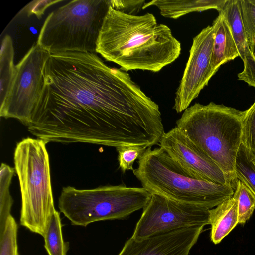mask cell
<instances>
[{
    "instance_id": "14",
    "label": "cell",
    "mask_w": 255,
    "mask_h": 255,
    "mask_svg": "<svg viewBox=\"0 0 255 255\" xmlns=\"http://www.w3.org/2000/svg\"><path fill=\"white\" fill-rule=\"evenodd\" d=\"M215 32L213 44L211 67L216 73L222 64L234 60L239 54L230 28L221 12L214 20Z\"/></svg>"
},
{
    "instance_id": "12",
    "label": "cell",
    "mask_w": 255,
    "mask_h": 255,
    "mask_svg": "<svg viewBox=\"0 0 255 255\" xmlns=\"http://www.w3.org/2000/svg\"><path fill=\"white\" fill-rule=\"evenodd\" d=\"M203 227L183 228L141 239L131 237L118 255H188Z\"/></svg>"
},
{
    "instance_id": "28",
    "label": "cell",
    "mask_w": 255,
    "mask_h": 255,
    "mask_svg": "<svg viewBox=\"0 0 255 255\" xmlns=\"http://www.w3.org/2000/svg\"><path fill=\"white\" fill-rule=\"evenodd\" d=\"M254 54H255V52H254Z\"/></svg>"
},
{
    "instance_id": "11",
    "label": "cell",
    "mask_w": 255,
    "mask_h": 255,
    "mask_svg": "<svg viewBox=\"0 0 255 255\" xmlns=\"http://www.w3.org/2000/svg\"><path fill=\"white\" fill-rule=\"evenodd\" d=\"M159 145L191 177L232 187L220 168L178 127L165 132Z\"/></svg>"
},
{
    "instance_id": "2",
    "label": "cell",
    "mask_w": 255,
    "mask_h": 255,
    "mask_svg": "<svg viewBox=\"0 0 255 255\" xmlns=\"http://www.w3.org/2000/svg\"><path fill=\"white\" fill-rule=\"evenodd\" d=\"M180 42L169 27L155 16L126 14L109 6L98 37L96 52L124 71L158 72L179 56Z\"/></svg>"
},
{
    "instance_id": "24",
    "label": "cell",
    "mask_w": 255,
    "mask_h": 255,
    "mask_svg": "<svg viewBox=\"0 0 255 255\" xmlns=\"http://www.w3.org/2000/svg\"><path fill=\"white\" fill-rule=\"evenodd\" d=\"M242 144L255 157V101L245 110L243 121Z\"/></svg>"
},
{
    "instance_id": "4",
    "label": "cell",
    "mask_w": 255,
    "mask_h": 255,
    "mask_svg": "<svg viewBox=\"0 0 255 255\" xmlns=\"http://www.w3.org/2000/svg\"><path fill=\"white\" fill-rule=\"evenodd\" d=\"M138 164L133 173L151 194L210 209L234 193L229 185L191 177L160 147L147 148Z\"/></svg>"
},
{
    "instance_id": "19",
    "label": "cell",
    "mask_w": 255,
    "mask_h": 255,
    "mask_svg": "<svg viewBox=\"0 0 255 255\" xmlns=\"http://www.w3.org/2000/svg\"><path fill=\"white\" fill-rule=\"evenodd\" d=\"M14 170L9 165L1 163L0 170V236L4 230L10 212L13 200L9 192V187Z\"/></svg>"
},
{
    "instance_id": "25",
    "label": "cell",
    "mask_w": 255,
    "mask_h": 255,
    "mask_svg": "<svg viewBox=\"0 0 255 255\" xmlns=\"http://www.w3.org/2000/svg\"><path fill=\"white\" fill-rule=\"evenodd\" d=\"M147 148L142 146H126L118 147V159L119 167L123 173L128 170H133L134 161L145 151Z\"/></svg>"
},
{
    "instance_id": "7",
    "label": "cell",
    "mask_w": 255,
    "mask_h": 255,
    "mask_svg": "<svg viewBox=\"0 0 255 255\" xmlns=\"http://www.w3.org/2000/svg\"><path fill=\"white\" fill-rule=\"evenodd\" d=\"M151 194L143 187L108 185L91 189L63 188L60 211L74 225L86 227L94 222L122 219L143 209Z\"/></svg>"
},
{
    "instance_id": "13",
    "label": "cell",
    "mask_w": 255,
    "mask_h": 255,
    "mask_svg": "<svg viewBox=\"0 0 255 255\" xmlns=\"http://www.w3.org/2000/svg\"><path fill=\"white\" fill-rule=\"evenodd\" d=\"M228 22L239 54L244 63L238 79L255 88V56L245 33L241 16L239 0H227L220 11Z\"/></svg>"
},
{
    "instance_id": "9",
    "label": "cell",
    "mask_w": 255,
    "mask_h": 255,
    "mask_svg": "<svg viewBox=\"0 0 255 255\" xmlns=\"http://www.w3.org/2000/svg\"><path fill=\"white\" fill-rule=\"evenodd\" d=\"M209 209L151 194L132 238L141 239L179 229L209 224Z\"/></svg>"
},
{
    "instance_id": "3",
    "label": "cell",
    "mask_w": 255,
    "mask_h": 255,
    "mask_svg": "<svg viewBox=\"0 0 255 255\" xmlns=\"http://www.w3.org/2000/svg\"><path fill=\"white\" fill-rule=\"evenodd\" d=\"M245 113L212 102L206 105L196 103L184 111L176 121V126L220 168L234 190Z\"/></svg>"
},
{
    "instance_id": "23",
    "label": "cell",
    "mask_w": 255,
    "mask_h": 255,
    "mask_svg": "<svg viewBox=\"0 0 255 255\" xmlns=\"http://www.w3.org/2000/svg\"><path fill=\"white\" fill-rule=\"evenodd\" d=\"M239 4L245 33L255 51V0H239Z\"/></svg>"
},
{
    "instance_id": "1",
    "label": "cell",
    "mask_w": 255,
    "mask_h": 255,
    "mask_svg": "<svg viewBox=\"0 0 255 255\" xmlns=\"http://www.w3.org/2000/svg\"><path fill=\"white\" fill-rule=\"evenodd\" d=\"M46 144L114 147L159 144L165 133L158 105L121 69L95 53L51 54L44 85L28 126Z\"/></svg>"
},
{
    "instance_id": "17",
    "label": "cell",
    "mask_w": 255,
    "mask_h": 255,
    "mask_svg": "<svg viewBox=\"0 0 255 255\" xmlns=\"http://www.w3.org/2000/svg\"><path fill=\"white\" fill-rule=\"evenodd\" d=\"M14 56L12 38L6 35L1 42L0 54V104L5 99L15 74Z\"/></svg>"
},
{
    "instance_id": "27",
    "label": "cell",
    "mask_w": 255,
    "mask_h": 255,
    "mask_svg": "<svg viewBox=\"0 0 255 255\" xmlns=\"http://www.w3.org/2000/svg\"><path fill=\"white\" fill-rule=\"evenodd\" d=\"M109 5L114 9L126 14L135 15L138 12L145 3L144 0H110Z\"/></svg>"
},
{
    "instance_id": "26",
    "label": "cell",
    "mask_w": 255,
    "mask_h": 255,
    "mask_svg": "<svg viewBox=\"0 0 255 255\" xmlns=\"http://www.w3.org/2000/svg\"><path fill=\"white\" fill-rule=\"evenodd\" d=\"M62 1L63 0H33L25 6L18 14L24 13L28 17L35 15L38 19H40L49 7Z\"/></svg>"
},
{
    "instance_id": "20",
    "label": "cell",
    "mask_w": 255,
    "mask_h": 255,
    "mask_svg": "<svg viewBox=\"0 0 255 255\" xmlns=\"http://www.w3.org/2000/svg\"><path fill=\"white\" fill-rule=\"evenodd\" d=\"M235 174L255 195V157L242 144L236 161Z\"/></svg>"
},
{
    "instance_id": "21",
    "label": "cell",
    "mask_w": 255,
    "mask_h": 255,
    "mask_svg": "<svg viewBox=\"0 0 255 255\" xmlns=\"http://www.w3.org/2000/svg\"><path fill=\"white\" fill-rule=\"evenodd\" d=\"M234 194L238 200V224H244L255 209V195L239 180H237Z\"/></svg>"
},
{
    "instance_id": "18",
    "label": "cell",
    "mask_w": 255,
    "mask_h": 255,
    "mask_svg": "<svg viewBox=\"0 0 255 255\" xmlns=\"http://www.w3.org/2000/svg\"><path fill=\"white\" fill-rule=\"evenodd\" d=\"M43 238L44 247L49 255H67L68 243L64 241L60 213L57 210L51 217Z\"/></svg>"
},
{
    "instance_id": "15",
    "label": "cell",
    "mask_w": 255,
    "mask_h": 255,
    "mask_svg": "<svg viewBox=\"0 0 255 255\" xmlns=\"http://www.w3.org/2000/svg\"><path fill=\"white\" fill-rule=\"evenodd\" d=\"M227 0H153L145 3L142 9L154 6L165 17L177 19L188 13L215 9L219 12Z\"/></svg>"
},
{
    "instance_id": "22",
    "label": "cell",
    "mask_w": 255,
    "mask_h": 255,
    "mask_svg": "<svg viewBox=\"0 0 255 255\" xmlns=\"http://www.w3.org/2000/svg\"><path fill=\"white\" fill-rule=\"evenodd\" d=\"M17 224L10 216L3 232L0 236V255H19L17 245Z\"/></svg>"
},
{
    "instance_id": "6",
    "label": "cell",
    "mask_w": 255,
    "mask_h": 255,
    "mask_svg": "<svg viewBox=\"0 0 255 255\" xmlns=\"http://www.w3.org/2000/svg\"><path fill=\"white\" fill-rule=\"evenodd\" d=\"M108 0H74L51 12L37 43L51 55L66 52L95 53Z\"/></svg>"
},
{
    "instance_id": "8",
    "label": "cell",
    "mask_w": 255,
    "mask_h": 255,
    "mask_svg": "<svg viewBox=\"0 0 255 255\" xmlns=\"http://www.w3.org/2000/svg\"><path fill=\"white\" fill-rule=\"evenodd\" d=\"M51 54L37 43L15 65V74L0 116L14 118L28 126L44 85V67Z\"/></svg>"
},
{
    "instance_id": "10",
    "label": "cell",
    "mask_w": 255,
    "mask_h": 255,
    "mask_svg": "<svg viewBox=\"0 0 255 255\" xmlns=\"http://www.w3.org/2000/svg\"><path fill=\"white\" fill-rule=\"evenodd\" d=\"M215 32L214 25L208 26L193 39L188 61L175 94L173 109L178 113L189 107L215 74L211 67Z\"/></svg>"
},
{
    "instance_id": "5",
    "label": "cell",
    "mask_w": 255,
    "mask_h": 255,
    "mask_svg": "<svg viewBox=\"0 0 255 255\" xmlns=\"http://www.w3.org/2000/svg\"><path fill=\"white\" fill-rule=\"evenodd\" d=\"M46 144L28 137L17 143L14 153L21 194L20 225L43 237L56 211Z\"/></svg>"
},
{
    "instance_id": "16",
    "label": "cell",
    "mask_w": 255,
    "mask_h": 255,
    "mask_svg": "<svg viewBox=\"0 0 255 255\" xmlns=\"http://www.w3.org/2000/svg\"><path fill=\"white\" fill-rule=\"evenodd\" d=\"M238 224V200L233 195L216 207L209 210L211 240L219 243Z\"/></svg>"
}]
</instances>
